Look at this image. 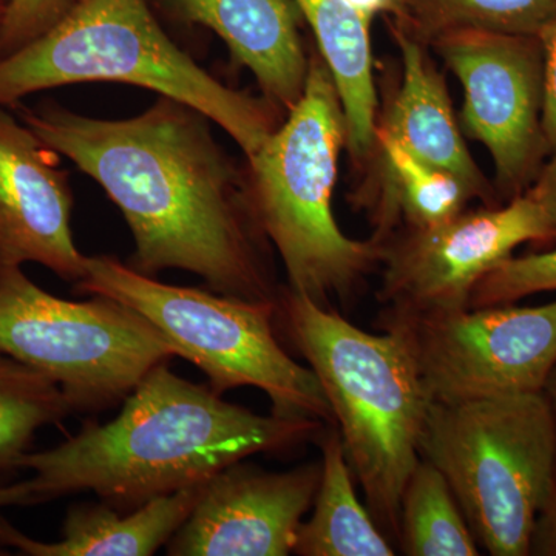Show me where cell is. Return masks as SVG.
I'll return each instance as SVG.
<instances>
[{
  "mask_svg": "<svg viewBox=\"0 0 556 556\" xmlns=\"http://www.w3.org/2000/svg\"><path fill=\"white\" fill-rule=\"evenodd\" d=\"M325 427L306 417L257 415L161 364L124 399L115 419L87 424L58 447L25 453L20 468L35 473L33 503L93 492L131 510L204 484L249 456L320 439Z\"/></svg>",
  "mask_w": 556,
  "mask_h": 556,
  "instance_id": "2",
  "label": "cell"
},
{
  "mask_svg": "<svg viewBox=\"0 0 556 556\" xmlns=\"http://www.w3.org/2000/svg\"><path fill=\"white\" fill-rule=\"evenodd\" d=\"M76 0H10L0 24V60L46 35L72 10Z\"/></svg>",
  "mask_w": 556,
  "mask_h": 556,
  "instance_id": "24",
  "label": "cell"
},
{
  "mask_svg": "<svg viewBox=\"0 0 556 556\" xmlns=\"http://www.w3.org/2000/svg\"><path fill=\"white\" fill-rule=\"evenodd\" d=\"M16 108L40 141L118 206L134 237L130 268L149 277L188 270L218 294L276 302L280 288L249 204L247 170L200 110L161 94L127 119L90 118L54 102Z\"/></svg>",
  "mask_w": 556,
  "mask_h": 556,
  "instance_id": "1",
  "label": "cell"
},
{
  "mask_svg": "<svg viewBox=\"0 0 556 556\" xmlns=\"http://www.w3.org/2000/svg\"><path fill=\"white\" fill-rule=\"evenodd\" d=\"M393 22L430 43L448 33L479 30L536 36L556 17V0H397Z\"/></svg>",
  "mask_w": 556,
  "mask_h": 556,
  "instance_id": "21",
  "label": "cell"
},
{
  "mask_svg": "<svg viewBox=\"0 0 556 556\" xmlns=\"http://www.w3.org/2000/svg\"><path fill=\"white\" fill-rule=\"evenodd\" d=\"M464 90V131L495 166V190L510 201L533 185L547 144L543 134L544 60L536 36L466 30L430 43Z\"/></svg>",
  "mask_w": 556,
  "mask_h": 556,
  "instance_id": "10",
  "label": "cell"
},
{
  "mask_svg": "<svg viewBox=\"0 0 556 556\" xmlns=\"http://www.w3.org/2000/svg\"><path fill=\"white\" fill-rule=\"evenodd\" d=\"M73 204L60 153L0 108V263H39L78 283L87 257L73 239Z\"/></svg>",
  "mask_w": 556,
  "mask_h": 556,
  "instance_id": "13",
  "label": "cell"
},
{
  "mask_svg": "<svg viewBox=\"0 0 556 556\" xmlns=\"http://www.w3.org/2000/svg\"><path fill=\"white\" fill-rule=\"evenodd\" d=\"M7 7H9V3L5 0H0V24H2L3 16H5Z\"/></svg>",
  "mask_w": 556,
  "mask_h": 556,
  "instance_id": "30",
  "label": "cell"
},
{
  "mask_svg": "<svg viewBox=\"0 0 556 556\" xmlns=\"http://www.w3.org/2000/svg\"><path fill=\"white\" fill-rule=\"evenodd\" d=\"M552 291H556V248L504 260L479 280L468 308L508 305Z\"/></svg>",
  "mask_w": 556,
  "mask_h": 556,
  "instance_id": "23",
  "label": "cell"
},
{
  "mask_svg": "<svg viewBox=\"0 0 556 556\" xmlns=\"http://www.w3.org/2000/svg\"><path fill=\"white\" fill-rule=\"evenodd\" d=\"M547 241L546 215L529 192L504 206L466 208L441 225L407 229L382 244L380 303L397 314L467 309L479 280L515 249Z\"/></svg>",
  "mask_w": 556,
  "mask_h": 556,
  "instance_id": "11",
  "label": "cell"
},
{
  "mask_svg": "<svg viewBox=\"0 0 556 556\" xmlns=\"http://www.w3.org/2000/svg\"><path fill=\"white\" fill-rule=\"evenodd\" d=\"M407 343L431 404L543 393L556 367V300L453 313L380 314Z\"/></svg>",
  "mask_w": 556,
  "mask_h": 556,
  "instance_id": "9",
  "label": "cell"
},
{
  "mask_svg": "<svg viewBox=\"0 0 556 556\" xmlns=\"http://www.w3.org/2000/svg\"><path fill=\"white\" fill-rule=\"evenodd\" d=\"M556 153V152H555ZM543 208L548 226L547 247H556V155L555 159L541 167L533 185L526 190Z\"/></svg>",
  "mask_w": 556,
  "mask_h": 556,
  "instance_id": "26",
  "label": "cell"
},
{
  "mask_svg": "<svg viewBox=\"0 0 556 556\" xmlns=\"http://www.w3.org/2000/svg\"><path fill=\"white\" fill-rule=\"evenodd\" d=\"M320 463L266 471L239 460L203 485L192 514L167 543L172 556H288L313 507Z\"/></svg>",
  "mask_w": 556,
  "mask_h": 556,
  "instance_id": "12",
  "label": "cell"
},
{
  "mask_svg": "<svg viewBox=\"0 0 556 556\" xmlns=\"http://www.w3.org/2000/svg\"><path fill=\"white\" fill-rule=\"evenodd\" d=\"M397 544L408 556L481 555L447 479L422 457L402 493Z\"/></svg>",
  "mask_w": 556,
  "mask_h": 556,
  "instance_id": "20",
  "label": "cell"
},
{
  "mask_svg": "<svg viewBox=\"0 0 556 556\" xmlns=\"http://www.w3.org/2000/svg\"><path fill=\"white\" fill-rule=\"evenodd\" d=\"M308 21L338 87L346 121V148L356 160L375 150L378 90L372 61V20L351 0H295Z\"/></svg>",
  "mask_w": 556,
  "mask_h": 556,
  "instance_id": "17",
  "label": "cell"
},
{
  "mask_svg": "<svg viewBox=\"0 0 556 556\" xmlns=\"http://www.w3.org/2000/svg\"><path fill=\"white\" fill-rule=\"evenodd\" d=\"M346 121L338 87L318 51L305 90L283 123L247 156L249 204L276 248L288 288L321 306L348 299L380 263L382 244L350 239L332 208Z\"/></svg>",
  "mask_w": 556,
  "mask_h": 556,
  "instance_id": "5",
  "label": "cell"
},
{
  "mask_svg": "<svg viewBox=\"0 0 556 556\" xmlns=\"http://www.w3.org/2000/svg\"><path fill=\"white\" fill-rule=\"evenodd\" d=\"M5 2H7V3H9V2H10V0H5Z\"/></svg>",
  "mask_w": 556,
  "mask_h": 556,
  "instance_id": "31",
  "label": "cell"
},
{
  "mask_svg": "<svg viewBox=\"0 0 556 556\" xmlns=\"http://www.w3.org/2000/svg\"><path fill=\"white\" fill-rule=\"evenodd\" d=\"M530 556H556V479L546 506L536 519Z\"/></svg>",
  "mask_w": 556,
  "mask_h": 556,
  "instance_id": "27",
  "label": "cell"
},
{
  "mask_svg": "<svg viewBox=\"0 0 556 556\" xmlns=\"http://www.w3.org/2000/svg\"><path fill=\"white\" fill-rule=\"evenodd\" d=\"M276 321L320 382L369 514L397 543L431 405L412 351L393 329L371 334L288 287Z\"/></svg>",
  "mask_w": 556,
  "mask_h": 556,
  "instance_id": "3",
  "label": "cell"
},
{
  "mask_svg": "<svg viewBox=\"0 0 556 556\" xmlns=\"http://www.w3.org/2000/svg\"><path fill=\"white\" fill-rule=\"evenodd\" d=\"M0 353L54 380L73 412L93 413L124 402L178 348L118 300L54 298L0 263Z\"/></svg>",
  "mask_w": 556,
  "mask_h": 556,
  "instance_id": "8",
  "label": "cell"
},
{
  "mask_svg": "<svg viewBox=\"0 0 556 556\" xmlns=\"http://www.w3.org/2000/svg\"><path fill=\"white\" fill-rule=\"evenodd\" d=\"M75 289L118 300L148 318L178 348V357L207 376L215 393L254 387L269 397L274 415L334 426L313 369L298 364L280 345L277 300L254 302L211 289L175 287L110 255L87 257L86 273Z\"/></svg>",
  "mask_w": 556,
  "mask_h": 556,
  "instance_id": "7",
  "label": "cell"
},
{
  "mask_svg": "<svg viewBox=\"0 0 556 556\" xmlns=\"http://www.w3.org/2000/svg\"><path fill=\"white\" fill-rule=\"evenodd\" d=\"M33 503V485L30 479L9 486H0V507Z\"/></svg>",
  "mask_w": 556,
  "mask_h": 556,
  "instance_id": "28",
  "label": "cell"
},
{
  "mask_svg": "<svg viewBox=\"0 0 556 556\" xmlns=\"http://www.w3.org/2000/svg\"><path fill=\"white\" fill-rule=\"evenodd\" d=\"M380 164L372 193L375 241L382 244L396 223L408 229L431 228L466 211L475 195L455 175L417 159L386 130L376 127L375 150Z\"/></svg>",
  "mask_w": 556,
  "mask_h": 556,
  "instance_id": "19",
  "label": "cell"
},
{
  "mask_svg": "<svg viewBox=\"0 0 556 556\" xmlns=\"http://www.w3.org/2000/svg\"><path fill=\"white\" fill-rule=\"evenodd\" d=\"M185 25H201L225 40L230 56L257 80L262 97L287 115L302 98L309 56L295 0H148Z\"/></svg>",
  "mask_w": 556,
  "mask_h": 556,
  "instance_id": "14",
  "label": "cell"
},
{
  "mask_svg": "<svg viewBox=\"0 0 556 556\" xmlns=\"http://www.w3.org/2000/svg\"><path fill=\"white\" fill-rule=\"evenodd\" d=\"M80 83H121L200 110L251 156L280 126L266 98L230 89L161 27L148 0H76L51 30L0 60V108Z\"/></svg>",
  "mask_w": 556,
  "mask_h": 556,
  "instance_id": "4",
  "label": "cell"
},
{
  "mask_svg": "<svg viewBox=\"0 0 556 556\" xmlns=\"http://www.w3.org/2000/svg\"><path fill=\"white\" fill-rule=\"evenodd\" d=\"M321 444L320 481L308 521L300 526L294 552L300 556H393V541L369 514L354 486L338 427L329 426Z\"/></svg>",
  "mask_w": 556,
  "mask_h": 556,
  "instance_id": "18",
  "label": "cell"
},
{
  "mask_svg": "<svg viewBox=\"0 0 556 556\" xmlns=\"http://www.w3.org/2000/svg\"><path fill=\"white\" fill-rule=\"evenodd\" d=\"M402 61L397 94L378 123L417 159L450 172L466 182L475 199L495 206L496 190L471 159L453 113L445 80L422 40L388 20Z\"/></svg>",
  "mask_w": 556,
  "mask_h": 556,
  "instance_id": "15",
  "label": "cell"
},
{
  "mask_svg": "<svg viewBox=\"0 0 556 556\" xmlns=\"http://www.w3.org/2000/svg\"><path fill=\"white\" fill-rule=\"evenodd\" d=\"M73 413L54 380L0 353V477L20 468L39 428L61 422Z\"/></svg>",
  "mask_w": 556,
  "mask_h": 556,
  "instance_id": "22",
  "label": "cell"
},
{
  "mask_svg": "<svg viewBox=\"0 0 556 556\" xmlns=\"http://www.w3.org/2000/svg\"><path fill=\"white\" fill-rule=\"evenodd\" d=\"M543 49V134L548 152H556V17L538 35Z\"/></svg>",
  "mask_w": 556,
  "mask_h": 556,
  "instance_id": "25",
  "label": "cell"
},
{
  "mask_svg": "<svg viewBox=\"0 0 556 556\" xmlns=\"http://www.w3.org/2000/svg\"><path fill=\"white\" fill-rule=\"evenodd\" d=\"M204 484L153 497L131 510L104 501L76 504L68 508L61 540L54 543L33 540L0 518V544L31 556H150L185 525Z\"/></svg>",
  "mask_w": 556,
  "mask_h": 556,
  "instance_id": "16",
  "label": "cell"
},
{
  "mask_svg": "<svg viewBox=\"0 0 556 556\" xmlns=\"http://www.w3.org/2000/svg\"><path fill=\"white\" fill-rule=\"evenodd\" d=\"M543 393L546 394L547 401L551 402V407L554 409L556 416V367L554 371H552V375L548 376Z\"/></svg>",
  "mask_w": 556,
  "mask_h": 556,
  "instance_id": "29",
  "label": "cell"
},
{
  "mask_svg": "<svg viewBox=\"0 0 556 556\" xmlns=\"http://www.w3.org/2000/svg\"><path fill=\"white\" fill-rule=\"evenodd\" d=\"M419 455L447 479L481 551L530 556L556 479V416L546 394L431 404Z\"/></svg>",
  "mask_w": 556,
  "mask_h": 556,
  "instance_id": "6",
  "label": "cell"
}]
</instances>
